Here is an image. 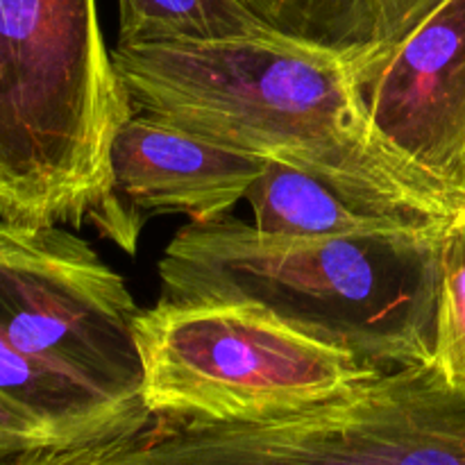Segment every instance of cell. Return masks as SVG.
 Masks as SVG:
<instances>
[{
  "label": "cell",
  "mask_w": 465,
  "mask_h": 465,
  "mask_svg": "<svg viewBox=\"0 0 465 465\" xmlns=\"http://www.w3.org/2000/svg\"><path fill=\"white\" fill-rule=\"evenodd\" d=\"M263 166L266 159L134 112L114 139L112 207L98 232L134 254L141 213L175 212L191 223L221 221L245 198Z\"/></svg>",
  "instance_id": "8"
},
{
  "label": "cell",
  "mask_w": 465,
  "mask_h": 465,
  "mask_svg": "<svg viewBox=\"0 0 465 465\" xmlns=\"http://www.w3.org/2000/svg\"><path fill=\"white\" fill-rule=\"evenodd\" d=\"M112 57L134 112L434 221L454 218L377 143L357 75L322 50L271 35L116 45Z\"/></svg>",
  "instance_id": "1"
},
{
  "label": "cell",
  "mask_w": 465,
  "mask_h": 465,
  "mask_svg": "<svg viewBox=\"0 0 465 465\" xmlns=\"http://www.w3.org/2000/svg\"><path fill=\"white\" fill-rule=\"evenodd\" d=\"M277 35L245 0H118V48Z\"/></svg>",
  "instance_id": "12"
},
{
  "label": "cell",
  "mask_w": 465,
  "mask_h": 465,
  "mask_svg": "<svg viewBox=\"0 0 465 465\" xmlns=\"http://www.w3.org/2000/svg\"><path fill=\"white\" fill-rule=\"evenodd\" d=\"M139 312L127 282L84 239L62 225L0 218V331L35 361L148 413Z\"/></svg>",
  "instance_id": "6"
},
{
  "label": "cell",
  "mask_w": 465,
  "mask_h": 465,
  "mask_svg": "<svg viewBox=\"0 0 465 465\" xmlns=\"http://www.w3.org/2000/svg\"><path fill=\"white\" fill-rule=\"evenodd\" d=\"M0 400L30 420L48 450H66L130 434L150 413L134 411L98 386L23 354L0 331Z\"/></svg>",
  "instance_id": "11"
},
{
  "label": "cell",
  "mask_w": 465,
  "mask_h": 465,
  "mask_svg": "<svg viewBox=\"0 0 465 465\" xmlns=\"http://www.w3.org/2000/svg\"><path fill=\"white\" fill-rule=\"evenodd\" d=\"M293 44L341 59L359 84L445 0H245Z\"/></svg>",
  "instance_id": "10"
},
{
  "label": "cell",
  "mask_w": 465,
  "mask_h": 465,
  "mask_svg": "<svg viewBox=\"0 0 465 465\" xmlns=\"http://www.w3.org/2000/svg\"><path fill=\"white\" fill-rule=\"evenodd\" d=\"M14 465H465V391L418 363L298 409L225 422L148 416L130 434Z\"/></svg>",
  "instance_id": "4"
},
{
  "label": "cell",
  "mask_w": 465,
  "mask_h": 465,
  "mask_svg": "<svg viewBox=\"0 0 465 465\" xmlns=\"http://www.w3.org/2000/svg\"><path fill=\"white\" fill-rule=\"evenodd\" d=\"M36 450H48L45 436L0 400V465H14Z\"/></svg>",
  "instance_id": "14"
},
{
  "label": "cell",
  "mask_w": 465,
  "mask_h": 465,
  "mask_svg": "<svg viewBox=\"0 0 465 465\" xmlns=\"http://www.w3.org/2000/svg\"><path fill=\"white\" fill-rule=\"evenodd\" d=\"M431 363L465 391V212L445 227L440 248V293Z\"/></svg>",
  "instance_id": "13"
},
{
  "label": "cell",
  "mask_w": 465,
  "mask_h": 465,
  "mask_svg": "<svg viewBox=\"0 0 465 465\" xmlns=\"http://www.w3.org/2000/svg\"><path fill=\"white\" fill-rule=\"evenodd\" d=\"M445 225L339 239L189 223L159 259L163 300L245 304L368 366L431 363Z\"/></svg>",
  "instance_id": "2"
},
{
  "label": "cell",
  "mask_w": 465,
  "mask_h": 465,
  "mask_svg": "<svg viewBox=\"0 0 465 465\" xmlns=\"http://www.w3.org/2000/svg\"><path fill=\"white\" fill-rule=\"evenodd\" d=\"M359 89L377 143L465 212V0L440 3Z\"/></svg>",
  "instance_id": "7"
},
{
  "label": "cell",
  "mask_w": 465,
  "mask_h": 465,
  "mask_svg": "<svg viewBox=\"0 0 465 465\" xmlns=\"http://www.w3.org/2000/svg\"><path fill=\"white\" fill-rule=\"evenodd\" d=\"M245 200L252 207L254 227L284 239H339L445 225L282 162H266Z\"/></svg>",
  "instance_id": "9"
},
{
  "label": "cell",
  "mask_w": 465,
  "mask_h": 465,
  "mask_svg": "<svg viewBox=\"0 0 465 465\" xmlns=\"http://www.w3.org/2000/svg\"><path fill=\"white\" fill-rule=\"evenodd\" d=\"M132 116L95 0H0L3 221L98 227Z\"/></svg>",
  "instance_id": "3"
},
{
  "label": "cell",
  "mask_w": 465,
  "mask_h": 465,
  "mask_svg": "<svg viewBox=\"0 0 465 465\" xmlns=\"http://www.w3.org/2000/svg\"><path fill=\"white\" fill-rule=\"evenodd\" d=\"M150 416L245 420L318 402L384 371L245 304L159 300L134 318Z\"/></svg>",
  "instance_id": "5"
}]
</instances>
